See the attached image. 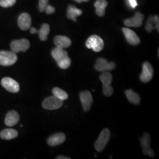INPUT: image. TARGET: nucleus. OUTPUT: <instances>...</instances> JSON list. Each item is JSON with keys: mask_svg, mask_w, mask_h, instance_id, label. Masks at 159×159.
<instances>
[{"mask_svg": "<svg viewBox=\"0 0 159 159\" xmlns=\"http://www.w3.org/2000/svg\"><path fill=\"white\" fill-rule=\"evenodd\" d=\"M51 55L56 61L59 67L63 70L67 69L70 66L71 61L68 57V53L64 48L56 47L52 52Z\"/></svg>", "mask_w": 159, "mask_h": 159, "instance_id": "f257e3e1", "label": "nucleus"}, {"mask_svg": "<svg viewBox=\"0 0 159 159\" xmlns=\"http://www.w3.org/2000/svg\"><path fill=\"white\" fill-rule=\"evenodd\" d=\"M100 79L102 82L103 85V94L106 96H111L113 93V89L110 85L113 80L111 74L109 72L104 71L100 75Z\"/></svg>", "mask_w": 159, "mask_h": 159, "instance_id": "f03ea898", "label": "nucleus"}, {"mask_svg": "<svg viewBox=\"0 0 159 159\" xmlns=\"http://www.w3.org/2000/svg\"><path fill=\"white\" fill-rule=\"evenodd\" d=\"M111 136V133L108 129H103L100 133L98 139L94 143V148L97 152H101L104 148Z\"/></svg>", "mask_w": 159, "mask_h": 159, "instance_id": "7ed1b4c3", "label": "nucleus"}, {"mask_svg": "<svg viewBox=\"0 0 159 159\" xmlns=\"http://www.w3.org/2000/svg\"><path fill=\"white\" fill-rule=\"evenodd\" d=\"M85 46L89 49H92L95 52H100L102 50L104 47V41L99 36L93 35L86 41Z\"/></svg>", "mask_w": 159, "mask_h": 159, "instance_id": "20e7f679", "label": "nucleus"}, {"mask_svg": "<svg viewBox=\"0 0 159 159\" xmlns=\"http://www.w3.org/2000/svg\"><path fill=\"white\" fill-rule=\"evenodd\" d=\"M17 55L12 51H0V65L10 66L16 63Z\"/></svg>", "mask_w": 159, "mask_h": 159, "instance_id": "39448f33", "label": "nucleus"}, {"mask_svg": "<svg viewBox=\"0 0 159 159\" xmlns=\"http://www.w3.org/2000/svg\"><path fill=\"white\" fill-rule=\"evenodd\" d=\"M63 100L53 95L46 98L42 103V106L46 110H54L60 108L63 106Z\"/></svg>", "mask_w": 159, "mask_h": 159, "instance_id": "423d86ee", "label": "nucleus"}, {"mask_svg": "<svg viewBox=\"0 0 159 159\" xmlns=\"http://www.w3.org/2000/svg\"><path fill=\"white\" fill-rule=\"evenodd\" d=\"M154 70L151 64L146 61L143 64L142 72L140 75V79L143 83H148L152 79Z\"/></svg>", "mask_w": 159, "mask_h": 159, "instance_id": "0eeeda50", "label": "nucleus"}, {"mask_svg": "<svg viewBox=\"0 0 159 159\" xmlns=\"http://www.w3.org/2000/svg\"><path fill=\"white\" fill-rule=\"evenodd\" d=\"M30 43L27 39L14 40L12 41L10 45L12 51L14 53L19 52L20 51L25 52L30 48Z\"/></svg>", "mask_w": 159, "mask_h": 159, "instance_id": "6e6552de", "label": "nucleus"}, {"mask_svg": "<svg viewBox=\"0 0 159 159\" xmlns=\"http://www.w3.org/2000/svg\"><path fill=\"white\" fill-rule=\"evenodd\" d=\"M116 66L114 62H108L105 58H100L97 60L96 63L94 66V68L97 71L104 72L107 71H111L116 68Z\"/></svg>", "mask_w": 159, "mask_h": 159, "instance_id": "1a4fd4ad", "label": "nucleus"}, {"mask_svg": "<svg viewBox=\"0 0 159 159\" xmlns=\"http://www.w3.org/2000/svg\"><path fill=\"white\" fill-rule=\"evenodd\" d=\"M140 143L143 153L150 157H153L154 153L153 149L150 148V136L148 133H145L144 134L143 136L140 139Z\"/></svg>", "mask_w": 159, "mask_h": 159, "instance_id": "9d476101", "label": "nucleus"}, {"mask_svg": "<svg viewBox=\"0 0 159 159\" xmlns=\"http://www.w3.org/2000/svg\"><path fill=\"white\" fill-rule=\"evenodd\" d=\"M1 84L7 91L16 93L20 90V85L16 80L10 77H5L1 80Z\"/></svg>", "mask_w": 159, "mask_h": 159, "instance_id": "9b49d317", "label": "nucleus"}, {"mask_svg": "<svg viewBox=\"0 0 159 159\" xmlns=\"http://www.w3.org/2000/svg\"><path fill=\"white\" fill-rule=\"evenodd\" d=\"M144 17L140 12H137L134 16L130 18L125 20V24L129 27H140L142 26Z\"/></svg>", "mask_w": 159, "mask_h": 159, "instance_id": "f8f14e48", "label": "nucleus"}, {"mask_svg": "<svg viewBox=\"0 0 159 159\" xmlns=\"http://www.w3.org/2000/svg\"><path fill=\"white\" fill-rule=\"evenodd\" d=\"M80 98L84 110L86 112L89 111L93 102L91 93L87 90L81 92L80 94Z\"/></svg>", "mask_w": 159, "mask_h": 159, "instance_id": "ddd939ff", "label": "nucleus"}, {"mask_svg": "<svg viewBox=\"0 0 159 159\" xmlns=\"http://www.w3.org/2000/svg\"><path fill=\"white\" fill-rule=\"evenodd\" d=\"M122 30L126 40L132 46H137L140 44V39L134 31L128 28H123Z\"/></svg>", "mask_w": 159, "mask_h": 159, "instance_id": "4468645a", "label": "nucleus"}, {"mask_svg": "<svg viewBox=\"0 0 159 159\" xmlns=\"http://www.w3.org/2000/svg\"><path fill=\"white\" fill-rule=\"evenodd\" d=\"M18 26L22 30L25 31L29 30L31 25V18L30 16L27 13H23L18 20Z\"/></svg>", "mask_w": 159, "mask_h": 159, "instance_id": "2eb2a0df", "label": "nucleus"}, {"mask_svg": "<svg viewBox=\"0 0 159 159\" xmlns=\"http://www.w3.org/2000/svg\"><path fill=\"white\" fill-rule=\"evenodd\" d=\"M66 139V137L64 133H58L50 137L47 140V143L51 146H57L64 142Z\"/></svg>", "mask_w": 159, "mask_h": 159, "instance_id": "dca6fc26", "label": "nucleus"}, {"mask_svg": "<svg viewBox=\"0 0 159 159\" xmlns=\"http://www.w3.org/2000/svg\"><path fill=\"white\" fill-rule=\"evenodd\" d=\"M20 120V116L14 110L10 111L6 115L5 124L8 127H12L17 125Z\"/></svg>", "mask_w": 159, "mask_h": 159, "instance_id": "f3484780", "label": "nucleus"}, {"mask_svg": "<svg viewBox=\"0 0 159 159\" xmlns=\"http://www.w3.org/2000/svg\"><path fill=\"white\" fill-rule=\"evenodd\" d=\"M54 44L57 47L66 48H68L71 44V40L66 36L57 35L54 39Z\"/></svg>", "mask_w": 159, "mask_h": 159, "instance_id": "a211bd4d", "label": "nucleus"}, {"mask_svg": "<svg viewBox=\"0 0 159 159\" xmlns=\"http://www.w3.org/2000/svg\"><path fill=\"white\" fill-rule=\"evenodd\" d=\"M159 17L157 16H154L149 17L146 22V25L145 27L146 31L148 33H150L154 29H156L159 31Z\"/></svg>", "mask_w": 159, "mask_h": 159, "instance_id": "6ab92c4d", "label": "nucleus"}, {"mask_svg": "<svg viewBox=\"0 0 159 159\" xmlns=\"http://www.w3.org/2000/svg\"><path fill=\"white\" fill-rule=\"evenodd\" d=\"M107 5L108 2L106 0H97L95 2L94 7H96V12L98 16L102 17L104 16Z\"/></svg>", "mask_w": 159, "mask_h": 159, "instance_id": "aec40b11", "label": "nucleus"}, {"mask_svg": "<svg viewBox=\"0 0 159 159\" xmlns=\"http://www.w3.org/2000/svg\"><path fill=\"white\" fill-rule=\"evenodd\" d=\"M83 13V11L77 8L73 5H69L67 10V16L68 19L72 20L74 21H77V17L81 16Z\"/></svg>", "mask_w": 159, "mask_h": 159, "instance_id": "412c9836", "label": "nucleus"}, {"mask_svg": "<svg viewBox=\"0 0 159 159\" xmlns=\"http://www.w3.org/2000/svg\"><path fill=\"white\" fill-rule=\"evenodd\" d=\"M125 93L128 100L130 102H131L132 104H136V105L140 104L141 98H140V96L137 93H135L134 91L131 89L127 90L125 91Z\"/></svg>", "mask_w": 159, "mask_h": 159, "instance_id": "4be33fe9", "label": "nucleus"}, {"mask_svg": "<svg viewBox=\"0 0 159 159\" xmlns=\"http://www.w3.org/2000/svg\"><path fill=\"white\" fill-rule=\"evenodd\" d=\"M18 136L17 131L12 129H7L3 130L0 133V137L4 140H11L17 137Z\"/></svg>", "mask_w": 159, "mask_h": 159, "instance_id": "5701e85b", "label": "nucleus"}, {"mask_svg": "<svg viewBox=\"0 0 159 159\" xmlns=\"http://www.w3.org/2000/svg\"><path fill=\"white\" fill-rule=\"evenodd\" d=\"M50 33V26L47 24H43L40 30L38 31L40 40L41 41H46L47 40V36Z\"/></svg>", "mask_w": 159, "mask_h": 159, "instance_id": "b1692460", "label": "nucleus"}, {"mask_svg": "<svg viewBox=\"0 0 159 159\" xmlns=\"http://www.w3.org/2000/svg\"><path fill=\"white\" fill-rule=\"evenodd\" d=\"M52 93L54 96L57 97V98L63 101L67 100L68 98V94L58 87L54 88L52 89Z\"/></svg>", "mask_w": 159, "mask_h": 159, "instance_id": "393cba45", "label": "nucleus"}, {"mask_svg": "<svg viewBox=\"0 0 159 159\" xmlns=\"http://www.w3.org/2000/svg\"><path fill=\"white\" fill-rule=\"evenodd\" d=\"M16 0H0V6L4 8H8L14 6Z\"/></svg>", "mask_w": 159, "mask_h": 159, "instance_id": "a878e982", "label": "nucleus"}, {"mask_svg": "<svg viewBox=\"0 0 159 159\" xmlns=\"http://www.w3.org/2000/svg\"><path fill=\"white\" fill-rule=\"evenodd\" d=\"M48 5V0H39V8L40 11H44Z\"/></svg>", "mask_w": 159, "mask_h": 159, "instance_id": "bb28decb", "label": "nucleus"}, {"mask_svg": "<svg viewBox=\"0 0 159 159\" xmlns=\"http://www.w3.org/2000/svg\"><path fill=\"white\" fill-rule=\"evenodd\" d=\"M45 11H46V13L47 14H52L55 12L56 9H55V8L54 7L50 6V5H48L46 8Z\"/></svg>", "mask_w": 159, "mask_h": 159, "instance_id": "cd10ccee", "label": "nucleus"}, {"mask_svg": "<svg viewBox=\"0 0 159 159\" xmlns=\"http://www.w3.org/2000/svg\"><path fill=\"white\" fill-rule=\"evenodd\" d=\"M128 2H129V6L131 8H135L137 6L136 0H128Z\"/></svg>", "mask_w": 159, "mask_h": 159, "instance_id": "c85d7f7f", "label": "nucleus"}, {"mask_svg": "<svg viewBox=\"0 0 159 159\" xmlns=\"http://www.w3.org/2000/svg\"><path fill=\"white\" fill-rule=\"evenodd\" d=\"M30 33L31 34H36V33H38V30L35 29V28H34V27L31 28L30 30Z\"/></svg>", "mask_w": 159, "mask_h": 159, "instance_id": "c756f323", "label": "nucleus"}, {"mask_svg": "<svg viewBox=\"0 0 159 159\" xmlns=\"http://www.w3.org/2000/svg\"><path fill=\"white\" fill-rule=\"evenodd\" d=\"M57 159H70V157H66V156H59L57 157H56Z\"/></svg>", "mask_w": 159, "mask_h": 159, "instance_id": "7c9ffc66", "label": "nucleus"}, {"mask_svg": "<svg viewBox=\"0 0 159 159\" xmlns=\"http://www.w3.org/2000/svg\"><path fill=\"white\" fill-rule=\"evenodd\" d=\"M75 1H76V2H79V3H81L82 2V1L81 0H74Z\"/></svg>", "mask_w": 159, "mask_h": 159, "instance_id": "2f4dec72", "label": "nucleus"}, {"mask_svg": "<svg viewBox=\"0 0 159 159\" xmlns=\"http://www.w3.org/2000/svg\"><path fill=\"white\" fill-rule=\"evenodd\" d=\"M82 1V2H88V1H89L90 0H81Z\"/></svg>", "mask_w": 159, "mask_h": 159, "instance_id": "473e14b6", "label": "nucleus"}]
</instances>
